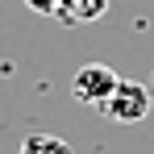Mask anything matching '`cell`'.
I'll use <instances>...</instances> for the list:
<instances>
[{
    "instance_id": "6da1fadb",
    "label": "cell",
    "mask_w": 154,
    "mask_h": 154,
    "mask_svg": "<svg viewBox=\"0 0 154 154\" xmlns=\"http://www.w3.org/2000/svg\"><path fill=\"white\" fill-rule=\"evenodd\" d=\"M117 83H121V75H117L108 63H88V67H79L75 79H71V96H75L79 104L100 108V104L117 92Z\"/></svg>"
},
{
    "instance_id": "7a4b0ae2",
    "label": "cell",
    "mask_w": 154,
    "mask_h": 154,
    "mask_svg": "<svg viewBox=\"0 0 154 154\" xmlns=\"http://www.w3.org/2000/svg\"><path fill=\"white\" fill-rule=\"evenodd\" d=\"M100 112L108 117V121H121V125L146 121V112H150V92H146V83L121 79V83H117V92L100 104Z\"/></svg>"
},
{
    "instance_id": "3957f363",
    "label": "cell",
    "mask_w": 154,
    "mask_h": 154,
    "mask_svg": "<svg viewBox=\"0 0 154 154\" xmlns=\"http://www.w3.org/2000/svg\"><path fill=\"white\" fill-rule=\"evenodd\" d=\"M108 4L112 0H58L54 21H63V25H92V21H100L108 13Z\"/></svg>"
},
{
    "instance_id": "277c9868",
    "label": "cell",
    "mask_w": 154,
    "mask_h": 154,
    "mask_svg": "<svg viewBox=\"0 0 154 154\" xmlns=\"http://www.w3.org/2000/svg\"><path fill=\"white\" fill-rule=\"evenodd\" d=\"M17 154H75V150H71L58 133H29Z\"/></svg>"
},
{
    "instance_id": "5b68a950",
    "label": "cell",
    "mask_w": 154,
    "mask_h": 154,
    "mask_svg": "<svg viewBox=\"0 0 154 154\" xmlns=\"http://www.w3.org/2000/svg\"><path fill=\"white\" fill-rule=\"evenodd\" d=\"M33 13H42V17H54V8H58V0H25Z\"/></svg>"
}]
</instances>
